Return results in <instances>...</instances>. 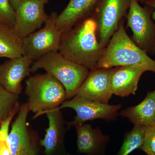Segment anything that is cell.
Wrapping results in <instances>:
<instances>
[{
  "label": "cell",
  "mask_w": 155,
  "mask_h": 155,
  "mask_svg": "<svg viewBox=\"0 0 155 155\" xmlns=\"http://www.w3.org/2000/svg\"><path fill=\"white\" fill-rule=\"evenodd\" d=\"M104 48L98 40L96 23L90 17L62 34L59 52L91 70L96 68Z\"/></svg>",
  "instance_id": "obj_1"
},
{
  "label": "cell",
  "mask_w": 155,
  "mask_h": 155,
  "mask_svg": "<svg viewBox=\"0 0 155 155\" xmlns=\"http://www.w3.org/2000/svg\"><path fill=\"white\" fill-rule=\"evenodd\" d=\"M119 67H142L155 73V60L138 47L128 36L123 19L105 48L96 68L109 69Z\"/></svg>",
  "instance_id": "obj_2"
},
{
  "label": "cell",
  "mask_w": 155,
  "mask_h": 155,
  "mask_svg": "<svg viewBox=\"0 0 155 155\" xmlns=\"http://www.w3.org/2000/svg\"><path fill=\"white\" fill-rule=\"evenodd\" d=\"M39 69H44L62 84L66 90L67 100L76 95L90 71L65 58L59 51L49 53L34 61L31 72Z\"/></svg>",
  "instance_id": "obj_3"
},
{
  "label": "cell",
  "mask_w": 155,
  "mask_h": 155,
  "mask_svg": "<svg viewBox=\"0 0 155 155\" xmlns=\"http://www.w3.org/2000/svg\"><path fill=\"white\" fill-rule=\"evenodd\" d=\"M25 92L30 111L35 114L33 119L47 111L58 107L67 100L64 86L47 72L28 78L25 81Z\"/></svg>",
  "instance_id": "obj_4"
},
{
  "label": "cell",
  "mask_w": 155,
  "mask_h": 155,
  "mask_svg": "<svg viewBox=\"0 0 155 155\" xmlns=\"http://www.w3.org/2000/svg\"><path fill=\"white\" fill-rule=\"evenodd\" d=\"M153 9L142 7L137 0H130L126 15L127 28L132 31L131 39L149 55H155V23L152 18Z\"/></svg>",
  "instance_id": "obj_5"
},
{
  "label": "cell",
  "mask_w": 155,
  "mask_h": 155,
  "mask_svg": "<svg viewBox=\"0 0 155 155\" xmlns=\"http://www.w3.org/2000/svg\"><path fill=\"white\" fill-rule=\"evenodd\" d=\"M130 0H100L91 17L97 26V35L100 45L105 48L126 17Z\"/></svg>",
  "instance_id": "obj_6"
},
{
  "label": "cell",
  "mask_w": 155,
  "mask_h": 155,
  "mask_svg": "<svg viewBox=\"0 0 155 155\" xmlns=\"http://www.w3.org/2000/svg\"><path fill=\"white\" fill-rule=\"evenodd\" d=\"M57 16L52 13L42 28L23 39L24 55L35 61L49 53L59 51L62 34L56 26Z\"/></svg>",
  "instance_id": "obj_7"
},
{
  "label": "cell",
  "mask_w": 155,
  "mask_h": 155,
  "mask_svg": "<svg viewBox=\"0 0 155 155\" xmlns=\"http://www.w3.org/2000/svg\"><path fill=\"white\" fill-rule=\"evenodd\" d=\"M29 112L27 103L20 106L7 139L10 155H38V137L27 121Z\"/></svg>",
  "instance_id": "obj_8"
},
{
  "label": "cell",
  "mask_w": 155,
  "mask_h": 155,
  "mask_svg": "<svg viewBox=\"0 0 155 155\" xmlns=\"http://www.w3.org/2000/svg\"><path fill=\"white\" fill-rule=\"evenodd\" d=\"M121 107V104H102L77 95L71 99L66 100L59 107L61 109L71 108L76 113V116L73 121L67 123V129L97 119L114 121L119 116L118 112Z\"/></svg>",
  "instance_id": "obj_9"
},
{
  "label": "cell",
  "mask_w": 155,
  "mask_h": 155,
  "mask_svg": "<svg viewBox=\"0 0 155 155\" xmlns=\"http://www.w3.org/2000/svg\"><path fill=\"white\" fill-rule=\"evenodd\" d=\"M45 4L40 0H22L15 11L13 28L23 39L41 27L49 16L45 12Z\"/></svg>",
  "instance_id": "obj_10"
},
{
  "label": "cell",
  "mask_w": 155,
  "mask_h": 155,
  "mask_svg": "<svg viewBox=\"0 0 155 155\" xmlns=\"http://www.w3.org/2000/svg\"><path fill=\"white\" fill-rule=\"evenodd\" d=\"M112 70V68L90 70L76 95L93 101L109 104L113 95L110 85Z\"/></svg>",
  "instance_id": "obj_11"
},
{
  "label": "cell",
  "mask_w": 155,
  "mask_h": 155,
  "mask_svg": "<svg viewBox=\"0 0 155 155\" xmlns=\"http://www.w3.org/2000/svg\"><path fill=\"white\" fill-rule=\"evenodd\" d=\"M33 62L23 55L0 64V84L8 91L19 95L22 91V81L30 75Z\"/></svg>",
  "instance_id": "obj_12"
},
{
  "label": "cell",
  "mask_w": 155,
  "mask_h": 155,
  "mask_svg": "<svg viewBox=\"0 0 155 155\" xmlns=\"http://www.w3.org/2000/svg\"><path fill=\"white\" fill-rule=\"evenodd\" d=\"M99 1L70 0L56 18V26L61 33L67 32L78 23L91 17Z\"/></svg>",
  "instance_id": "obj_13"
},
{
  "label": "cell",
  "mask_w": 155,
  "mask_h": 155,
  "mask_svg": "<svg viewBox=\"0 0 155 155\" xmlns=\"http://www.w3.org/2000/svg\"><path fill=\"white\" fill-rule=\"evenodd\" d=\"M147 70L139 67H119L112 68L110 85L113 94L120 97L134 95L139 81Z\"/></svg>",
  "instance_id": "obj_14"
},
{
  "label": "cell",
  "mask_w": 155,
  "mask_h": 155,
  "mask_svg": "<svg viewBox=\"0 0 155 155\" xmlns=\"http://www.w3.org/2000/svg\"><path fill=\"white\" fill-rule=\"evenodd\" d=\"M61 109L58 107L47 111L45 114L48 120V126L40 144L45 149V155H55L63 147L67 127L62 115Z\"/></svg>",
  "instance_id": "obj_15"
},
{
  "label": "cell",
  "mask_w": 155,
  "mask_h": 155,
  "mask_svg": "<svg viewBox=\"0 0 155 155\" xmlns=\"http://www.w3.org/2000/svg\"><path fill=\"white\" fill-rule=\"evenodd\" d=\"M74 127L78 153L92 155L104 154L109 141V136L104 134L99 127L93 128L91 125L87 123Z\"/></svg>",
  "instance_id": "obj_16"
},
{
  "label": "cell",
  "mask_w": 155,
  "mask_h": 155,
  "mask_svg": "<svg viewBox=\"0 0 155 155\" xmlns=\"http://www.w3.org/2000/svg\"><path fill=\"white\" fill-rule=\"evenodd\" d=\"M134 125L149 127L155 125V89L149 91L138 104L128 107L119 113Z\"/></svg>",
  "instance_id": "obj_17"
},
{
  "label": "cell",
  "mask_w": 155,
  "mask_h": 155,
  "mask_svg": "<svg viewBox=\"0 0 155 155\" xmlns=\"http://www.w3.org/2000/svg\"><path fill=\"white\" fill-rule=\"evenodd\" d=\"M0 55L14 59L24 55L23 39L15 32L13 26L0 22Z\"/></svg>",
  "instance_id": "obj_18"
},
{
  "label": "cell",
  "mask_w": 155,
  "mask_h": 155,
  "mask_svg": "<svg viewBox=\"0 0 155 155\" xmlns=\"http://www.w3.org/2000/svg\"><path fill=\"white\" fill-rule=\"evenodd\" d=\"M145 127L134 125L124 137L122 147L116 155H129L134 151L141 149L144 143Z\"/></svg>",
  "instance_id": "obj_19"
},
{
  "label": "cell",
  "mask_w": 155,
  "mask_h": 155,
  "mask_svg": "<svg viewBox=\"0 0 155 155\" xmlns=\"http://www.w3.org/2000/svg\"><path fill=\"white\" fill-rule=\"evenodd\" d=\"M19 96L8 91L0 84V125L19 104Z\"/></svg>",
  "instance_id": "obj_20"
},
{
  "label": "cell",
  "mask_w": 155,
  "mask_h": 155,
  "mask_svg": "<svg viewBox=\"0 0 155 155\" xmlns=\"http://www.w3.org/2000/svg\"><path fill=\"white\" fill-rule=\"evenodd\" d=\"M15 11L9 0H0V22L14 26Z\"/></svg>",
  "instance_id": "obj_21"
},
{
  "label": "cell",
  "mask_w": 155,
  "mask_h": 155,
  "mask_svg": "<svg viewBox=\"0 0 155 155\" xmlns=\"http://www.w3.org/2000/svg\"><path fill=\"white\" fill-rule=\"evenodd\" d=\"M141 150L147 155H155V125L145 127L144 143Z\"/></svg>",
  "instance_id": "obj_22"
},
{
  "label": "cell",
  "mask_w": 155,
  "mask_h": 155,
  "mask_svg": "<svg viewBox=\"0 0 155 155\" xmlns=\"http://www.w3.org/2000/svg\"><path fill=\"white\" fill-rule=\"evenodd\" d=\"M7 141L0 140V155H10Z\"/></svg>",
  "instance_id": "obj_23"
},
{
  "label": "cell",
  "mask_w": 155,
  "mask_h": 155,
  "mask_svg": "<svg viewBox=\"0 0 155 155\" xmlns=\"http://www.w3.org/2000/svg\"><path fill=\"white\" fill-rule=\"evenodd\" d=\"M140 2L145 5L150 6L153 9L152 18L153 20H155V0H141Z\"/></svg>",
  "instance_id": "obj_24"
},
{
  "label": "cell",
  "mask_w": 155,
  "mask_h": 155,
  "mask_svg": "<svg viewBox=\"0 0 155 155\" xmlns=\"http://www.w3.org/2000/svg\"><path fill=\"white\" fill-rule=\"evenodd\" d=\"M9 1L12 8L15 11L19 5V3L22 0H9Z\"/></svg>",
  "instance_id": "obj_25"
},
{
  "label": "cell",
  "mask_w": 155,
  "mask_h": 155,
  "mask_svg": "<svg viewBox=\"0 0 155 155\" xmlns=\"http://www.w3.org/2000/svg\"><path fill=\"white\" fill-rule=\"evenodd\" d=\"M40 1H41L42 2H43L45 4H47V3L49 1V0H40Z\"/></svg>",
  "instance_id": "obj_26"
},
{
  "label": "cell",
  "mask_w": 155,
  "mask_h": 155,
  "mask_svg": "<svg viewBox=\"0 0 155 155\" xmlns=\"http://www.w3.org/2000/svg\"><path fill=\"white\" fill-rule=\"evenodd\" d=\"M3 58V57H2V55H0V58Z\"/></svg>",
  "instance_id": "obj_27"
},
{
  "label": "cell",
  "mask_w": 155,
  "mask_h": 155,
  "mask_svg": "<svg viewBox=\"0 0 155 155\" xmlns=\"http://www.w3.org/2000/svg\"><path fill=\"white\" fill-rule=\"evenodd\" d=\"M70 155V154H68V155ZM85 155H89V154H85Z\"/></svg>",
  "instance_id": "obj_28"
},
{
  "label": "cell",
  "mask_w": 155,
  "mask_h": 155,
  "mask_svg": "<svg viewBox=\"0 0 155 155\" xmlns=\"http://www.w3.org/2000/svg\"><path fill=\"white\" fill-rule=\"evenodd\" d=\"M137 1H138V2H140V1H141V0H137Z\"/></svg>",
  "instance_id": "obj_29"
},
{
  "label": "cell",
  "mask_w": 155,
  "mask_h": 155,
  "mask_svg": "<svg viewBox=\"0 0 155 155\" xmlns=\"http://www.w3.org/2000/svg\"></svg>",
  "instance_id": "obj_30"
}]
</instances>
